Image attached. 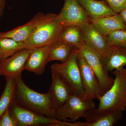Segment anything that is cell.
Instances as JSON below:
<instances>
[{
    "mask_svg": "<svg viewBox=\"0 0 126 126\" xmlns=\"http://www.w3.org/2000/svg\"><path fill=\"white\" fill-rule=\"evenodd\" d=\"M50 14L39 12L26 24L9 31L0 32V38H8L25 43L34 33L39 25L47 19Z\"/></svg>",
    "mask_w": 126,
    "mask_h": 126,
    "instance_id": "8fae6325",
    "label": "cell"
},
{
    "mask_svg": "<svg viewBox=\"0 0 126 126\" xmlns=\"http://www.w3.org/2000/svg\"><path fill=\"white\" fill-rule=\"evenodd\" d=\"M101 58L107 72L123 67L126 65V47L111 46L107 52Z\"/></svg>",
    "mask_w": 126,
    "mask_h": 126,
    "instance_id": "2e32d148",
    "label": "cell"
},
{
    "mask_svg": "<svg viewBox=\"0 0 126 126\" xmlns=\"http://www.w3.org/2000/svg\"><path fill=\"white\" fill-rule=\"evenodd\" d=\"M110 46L126 47V30H120L113 32L107 36Z\"/></svg>",
    "mask_w": 126,
    "mask_h": 126,
    "instance_id": "603a6c76",
    "label": "cell"
},
{
    "mask_svg": "<svg viewBox=\"0 0 126 126\" xmlns=\"http://www.w3.org/2000/svg\"><path fill=\"white\" fill-rule=\"evenodd\" d=\"M75 48L76 47L69 43L57 40L49 46L47 64L53 61L64 62Z\"/></svg>",
    "mask_w": 126,
    "mask_h": 126,
    "instance_id": "d6986e66",
    "label": "cell"
},
{
    "mask_svg": "<svg viewBox=\"0 0 126 126\" xmlns=\"http://www.w3.org/2000/svg\"><path fill=\"white\" fill-rule=\"evenodd\" d=\"M111 8L117 14H119L126 7V0H106Z\"/></svg>",
    "mask_w": 126,
    "mask_h": 126,
    "instance_id": "d4e9b609",
    "label": "cell"
},
{
    "mask_svg": "<svg viewBox=\"0 0 126 126\" xmlns=\"http://www.w3.org/2000/svg\"><path fill=\"white\" fill-rule=\"evenodd\" d=\"M5 78V86L0 97V120L5 110L15 101L16 94V79L12 78Z\"/></svg>",
    "mask_w": 126,
    "mask_h": 126,
    "instance_id": "44dd1931",
    "label": "cell"
},
{
    "mask_svg": "<svg viewBox=\"0 0 126 126\" xmlns=\"http://www.w3.org/2000/svg\"><path fill=\"white\" fill-rule=\"evenodd\" d=\"M57 40L69 43L78 49L85 45L81 26L76 25L64 27L59 34Z\"/></svg>",
    "mask_w": 126,
    "mask_h": 126,
    "instance_id": "ffe728a7",
    "label": "cell"
},
{
    "mask_svg": "<svg viewBox=\"0 0 126 126\" xmlns=\"http://www.w3.org/2000/svg\"><path fill=\"white\" fill-rule=\"evenodd\" d=\"M85 45L96 52L101 57L110 48L107 36H105L92 23L89 22L81 26Z\"/></svg>",
    "mask_w": 126,
    "mask_h": 126,
    "instance_id": "7c38bea8",
    "label": "cell"
},
{
    "mask_svg": "<svg viewBox=\"0 0 126 126\" xmlns=\"http://www.w3.org/2000/svg\"><path fill=\"white\" fill-rule=\"evenodd\" d=\"M57 18L64 26L76 25L82 26L89 23V16L78 0H64Z\"/></svg>",
    "mask_w": 126,
    "mask_h": 126,
    "instance_id": "ba28073f",
    "label": "cell"
},
{
    "mask_svg": "<svg viewBox=\"0 0 126 126\" xmlns=\"http://www.w3.org/2000/svg\"><path fill=\"white\" fill-rule=\"evenodd\" d=\"M6 5V0H0V18L4 14V10Z\"/></svg>",
    "mask_w": 126,
    "mask_h": 126,
    "instance_id": "484cf974",
    "label": "cell"
},
{
    "mask_svg": "<svg viewBox=\"0 0 126 126\" xmlns=\"http://www.w3.org/2000/svg\"><path fill=\"white\" fill-rule=\"evenodd\" d=\"M94 72L99 82L101 96L111 87L114 79L109 77L104 67L101 56L92 48L85 45L79 49Z\"/></svg>",
    "mask_w": 126,
    "mask_h": 126,
    "instance_id": "52a82bcc",
    "label": "cell"
},
{
    "mask_svg": "<svg viewBox=\"0 0 126 126\" xmlns=\"http://www.w3.org/2000/svg\"><path fill=\"white\" fill-rule=\"evenodd\" d=\"M18 122L11 115L9 107L4 113L0 120V126H18Z\"/></svg>",
    "mask_w": 126,
    "mask_h": 126,
    "instance_id": "cb8c5ba5",
    "label": "cell"
},
{
    "mask_svg": "<svg viewBox=\"0 0 126 126\" xmlns=\"http://www.w3.org/2000/svg\"><path fill=\"white\" fill-rule=\"evenodd\" d=\"M78 52L79 49L76 48L66 61L53 64L51 70L56 73L67 84L74 94L84 98L86 93L82 84L78 63Z\"/></svg>",
    "mask_w": 126,
    "mask_h": 126,
    "instance_id": "3957f363",
    "label": "cell"
},
{
    "mask_svg": "<svg viewBox=\"0 0 126 126\" xmlns=\"http://www.w3.org/2000/svg\"><path fill=\"white\" fill-rule=\"evenodd\" d=\"M89 18L99 19L118 14L109 6L106 0H78Z\"/></svg>",
    "mask_w": 126,
    "mask_h": 126,
    "instance_id": "ac0fdd59",
    "label": "cell"
},
{
    "mask_svg": "<svg viewBox=\"0 0 126 126\" xmlns=\"http://www.w3.org/2000/svg\"><path fill=\"white\" fill-rule=\"evenodd\" d=\"M49 46H46L32 48L27 59L25 70L38 75L43 74L47 64Z\"/></svg>",
    "mask_w": 126,
    "mask_h": 126,
    "instance_id": "9a60e30c",
    "label": "cell"
},
{
    "mask_svg": "<svg viewBox=\"0 0 126 126\" xmlns=\"http://www.w3.org/2000/svg\"><path fill=\"white\" fill-rule=\"evenodd\" d=\"M64 26L57 15L50 14L47 19L39 25L34 33L25 42V48H33L49 46L58 39Z\"/></svg>",
    "mask_w": 126,
    "mask_h": 126,
    "instance_id": "277c9868",
    "label": "cell"
},
{
    "mask_svg": "<svg viewBox=\"0 0 126 126\" xmlns=\"http://www.w3.org/2000/svg\"><path fill=\"white\" fill-rule=\"evenodd\" d=\"M51 73L52 83L48 93L50 96L52 109L55 112L73 93L60 76L54 72L51 71Z\"/></svg>",
    "mask_w": 126,
    "mask_h": 126,
    "instance_id": "4fadbf2b",
    "label": "cell"
},
{
    "mask_svg": "<svg viewBox=\"0 0 126 126\" xmlns=\"http://www.w3.org/2000/svg\"><path fill=\"white\" fill-rule=\"evenodd\" d=\"M89 22L106 36L116 31L126 30V24L119 14L99 19H93L89 17Z\"/></svg>",
    "mask_w": 126,
    "mask_h": 126,
    "instance_id": "e0dca14e",
    "label": "cell"
},
{
    "mask_svg": "<svg viewBox=\"0 0 126 126\" xmlns=\"http://www.w3.org/2000/svg\"><path fill=\"white\" fill-rule=\"evenodd\" d=\"M12 116L18 122V126H71L72 123L40 115L19 106L15 101L9 107Z\"/></svg>",
    "mask_w": 126,
    "mask_h": 126,
    "instance_id": "5b68a950",
    "label": "cell"
},
{
    "mask_svg": "<svg viewBox=\"0 0 126 126\" xmlns=\"http://www.w3.org/2000/svg\"><path fill=\"white\" fill-rule=\"evenodd\" d=\"M16 82L15 101L19 106L40 115L56 118L55 112L51 106L50 96L48 93H41L33 90L26 84L21 78L16 79Z\"/></svg>",
    "mask_w": 126,
    "mask_h": 126,
    "instance_id": "6da1fadb",
    "label": "cell"
},
{
    "mask_svg": "<svg viewBox=\"0 0 126 126\" xmlns=\"http://www.w3.org/2000/svg\"><path fill=\"white\" fill-rule=\"evenodd\" d=\"M32 48H25L0 63V75L17 79L21 78Z\"/></svg>",
    "mask_w": 126,
    "mask_h": 126,
    "instance_id": "30bf717a",
    "label": "cell"
},
{
    "mask_svg": "<svg viewBox=\"0 0 126 126\" xmlns=\"http://www.w3.org/2000/svg\"><path fill=\"white\" fill-rule=\"evenodd\" d=\"M25 48L24 42L8 38H0V63Z\"/></svg>",
    "mask_w": 126,
    "mask_h": 126,
    "instance_id": "7402d4cb",
    "label": "cell"
},
{
    "mask_svg": "<svg viewBox=\"0 0 126 126\" xmlns=\"http://www.w3.org/2000/svg\"><path fill=\"white\" fill-rule=\"evenodd\" d=\"M78 61L82 84L86 93L85 98L92 100L99 99L101 96L99 82L90 65L79 49Z\"/></svg>",
    "mask_w": 126,
    "mask_h": 126,
    "instance_id": "9c48e42d",
    "label": "cell"
},
{
    "mask_svg": "<svg viewBox=\"0 0 126 126\" xmlns=\"http://www.w3.org/2000/svg\"><path fill=\"white\" fill-rule=\"evenodd\" d=\"M119 14L121 16L123 20H124V22L126 25V7L125 9L120 12Z\"/></svg>",
    "mask_w": 126,
    "mask_h": 126,
    "instance_id": "4316f807",
    "label": "cell"
},
{
    "mask_svg": "<svg viewBox=\"0 0 126 126\" xmlns=\"http://www.w3.org/2000/svg\"><path fill=\"white\" fill-rule=\"evenodd\" d=\"M95 106L93 100L73 94L56 111L55 118L63 121L75 122L81 118H84L86 111Z\"/></svg>",
    "mask_w": 126,
    "mask_h": 126,
    "instance_id": "8992f818",
    "label": "cell"
},
{
    "mask_svg": "<svg viewBox=\"0 0 126 126\" xmlns=\"http://www.w3.org/2000/svg\"><path fill=\"white\" fill-rule=\"evenodd\" d=\"M123 112L101 111L94 107L86 111V126H112L123 117Z\"/></svg>",
    "mask_w": 126,
    "mask_h": 126,
    "instance_id": "5bb4252c",
    "label": "cell"
},
{
    "mask_svg": "<svg viewBox=\"0 0 126 126\" xmlns=\"http://www.w3.org/2000/svg\"><path fill=\"white\" fill-rule=\"evenodd\" d=\"M114 82L103 95L99 98L98 110L101 111L123 112L126 109V69H115Z\"/></svg>",
    "mask_w": 126,
    "mask_h": 126,
    "instance_id": "7a4b0ae2",
    "label": "cell"
}]
</instances>
